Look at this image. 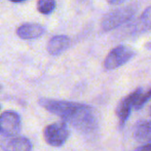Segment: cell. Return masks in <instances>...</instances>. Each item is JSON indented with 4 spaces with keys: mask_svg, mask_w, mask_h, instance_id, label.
<instances>
[{
    "mask_svg": "<svg viewBox=\"0 0 151 151\" xmlns=\"http://www.w3.org/2000/svg\"><path fill=\"white\" fill-rule=\"evenodd\" d=\"M22 129V120L16 111H5L0 115V134L6 137H14Z\"/></svg>",
    "mask_w": 151,
    "mask_h": 151,
    "instance_id": "6",
    "label": "cell"
},
{
    "mask_svg": "<svg viewBox=\"0 0 151 151\" xmlns=\"http://www.w3.org/2000/svg\"><path fill=\"white\" fill-rule=\"evenodd\" d=\"M137 10L138 6L136 4H127L111 9L102 18L100 23L102 31L110 32L129 23L137 14Z\"/></svg>",
    "mask_w": 151,
    "mask_h": 151,
    "instance_id": "2",
    "label": "cell"
},
{
    "mask_svg": "<svg viewBox=\"0 0 151 151\" xmlns=\"http://www.w3.org/2000/svg\"><path fill=\"white\" fill-rule=\"evenodd\" d=\"M1 90H2V86L0 84V91H1Z\"/></svg>",
    "mask_w": 151,
    "mask_h": 151,
    "instance_id": "18",
    "label": "cell"
},
{
    "mask_svg": "<svg viewBox=\"0 0 151 151\" xmlns=\"http://www.w3.org/2000/svg\"><path fill=\"white\" fill-rule=\"evenodd\" d=\"M136 23H137L135 28L136 31L145 32L151 30V6L147 7L142 12Z\"/></svg>",
    "mask_w": 151,
    "mask_h": 151,
    "instance_id": "11",
    "label": "cell"
},
{
    "mask_svg": "<svg viewBox=\"0 0 151 151\" xmlns=\"http://www.w3.org/2000/svg\"><path fill=\"white\" fill-rule=\"evenodd\" d=\"M145 47L147 48V50H151V41L147 42V43H145Z\"/></svg>",
    "mask_w": 151,
    "mask_h": 151,
    "instance_id": "16",
    "label": "cell"
},
{
    "mask_svg": "<svg viewBox=\"0 0 151 151\" xmlns=\"http://www.w3.org/2000/svg\"><path fill=\"white\" fill-rule=\"evenodd\" d=\"M134 137L140 141H151V120H143L136 123Z\"/></svg>",
    "mask_w": 151,
    "mask_h": 151,
    "instance_id": "10",
    "label": "cell"
},
{
    "mask_svg": "<svg viewBox=\"0 0 151 151\" xmlns=\"http://www.w3.org/2000/svg\"><path fill=\"white\" fill-rule=\"evenodd\" d=\"M9 1L14 2V3H21V2H24L25 0H9Z\"/></svg>",
    "mask_w": 151,
    "mask_h": 151,
    "instance_id": "17",
    "label": "cell"
},
{
    "mask_svg": "<svg viewBox=\"0 0 151 151\" xmlns=\"http://www.w3.org/2000/svg\"><path fill=\"white\" fill-rule=\"evenodd\" d=\"M133 151H151V143H148V144H145V145L140 146V147H137Z\"/></svg>",
    "mask_w": 151,
    "mask_h": 151,
    "instance_id": "14",
    "label": "cell"
},
{
    "mask_svg": "<svg viewBox=\"0 0 151 151\" xmlns=\"http://www.w3.org/2000/svg\"><path fill=\"white\" fill-rule=\"evenodd\" d=\"M149 114L151 115V107H150V109H149Z\"/></svg>",
    "mask_w": 151,
    "mask_h": 151,
    "instance_id": "19",
    "label": "cell"
},
{
    "mask_svg": "<svg viewBox=\"0 0 151 151\" xmlns=\"http://www.w3.org/2000/svg\"><path fill=\"white\" fill-rule=\"evenodd\" d=\"M70 136V131L67 123L58 121L48 124L43 131L45 142L52 147H61L66 143Z\"/></svg>",
    "mask_w": 151,
    "mask_h": 151,
    "instance_id": "4",
    "label": "cell"
},
{
    "mask_svg": "<svg viewBox=\"0 0 151 151\" xmlns=\"http://www.w3.org/2000/svg\"><path fill=\"white\" fill-rule=\"evenodd\" d=\"M136 52L129 45L119 44L113 47L106 56L103 62V67L107 71L115 70L129 63L135 57Z\"/></svg>",
    "mask_w": 151,
    "mask_h": 151,
    "instance_id": "3",
    "label": "cell"
},
{
    "mask_svg": "<svg viewBox=\"0 0 151 151\" xmlns=\"http://www.w3.org/2000/svg\"><path fill=\"white\" fill-rule=\"evenodd\" d=\"M110 5H120V4L125 3L129 0H106Z\"/></svg>",
    "mask_w": 151,
    "mask_h": 151,
    "instance_id": "15",
    "label": "cell"
},
{
    "mask_svg": "<svg viewBox=\"0 0 151 151\" xmlns=\"http://www.w3.org/2000/svg\"><path fill=\"white\" fill-rule=\"evenodd\" d=\"M70 46V38L66 35H56L50 39L47 43V52L52 56L63 54Z\"/></svg>",
    "mask_w": 151,
    "mask_h": 151,
    "instance_id": "9",
    "label": "cell"
},
{
    "mask_svg": "<svg viewBox=\"0 0 151 151\" xmlns=\"http://www.w3.org/2000/svg\"><path fill=\"white\" fill-rule=\"evenodd\" d=\"M150 100H151V88L150 90H148L146 93H142V95L140 96V98L138 99L137 103H136L135 108L137 110L142 109V108L145 106V104L147 103L148 101H150Z\"/></svg>",
    "mask_w": 151,
    "mask_h": 151,
    "instance_id": "13",
    "label": "cell"
},
{
    "mask_svg": "<svg viewBox=\"0 0 151 151\" xmlns=\"http://www.w3.org/2000/svg\"><path fill=\"white\" fill-rule=\"evenodd\" d=\"M142 93H143L142 88H138L119 101L117 108H116V115H117L118 124H119L120 129H122L125 125L132 113V108L135 107L136 103H137L140 96L142 95Z\"/></svg>",
    "mask_w": 151,
    "mask_h": 151,
    "instance_id": "5",
    "label": "cell"
},
{
    "mask_svg": "<svg viewBox=\"0 0 151 151\" xmlns=\"http://www.w3.org/2000/svg\"><path fill=\"white\" fill-rule=\"evenodd\" d=\"M56 8V0H38L37 9L42 14H50Z\"/></svg>",
    "mask_w": 151,
    "mask_h": 151,
    "instance_id": "12",
    "label": "cell"
},
{
    "mask_svg": "<svg viewBox=\"0 0 151 151\" xmlns=\"http://www.w3.org/2000/svg\"><path fill=\"white\" fill-rule=\"evenodd\" d=\"M45 33V28L42 25L35 23H26L17 29V35L24 40H32L41 37Z\"/></svg>",
    "mask_w": 151,
    "mask_h": 151,
    "instance_id": "8",
    "label": "cell"
},
{
    "mask_svg": "<svg viewBox=\"0 0 151 151\" xmlns=\"http://www.w3.org/2000/svg\"><path fill=\"white\" fill-rule=\"evenodd\" d=\"M0 148L2 151H31L32 143L26 137H5L0 140Z\"/></svg>",
    "mask_w": 151,
    "mask_h": 151,
    "instance_id": "7",
    "label": "cell"
},
{
    "mask_svg": "<svg viewBox=\"0 0 151 151\" xmlns=\"http://www.w3.org/2000/svg\"><path fill=\"white\" fill-rule=\"evenodd\" d=\"M38 103L46 111L60 116L81 134L91 135L99 129L97 112L88 105L50 98H41Z\"/></svg>",
    "mask_w": 151,
    "mask_h": 151,
    "instance_id": "1",
    "label": "cell"
}]
</instances>
